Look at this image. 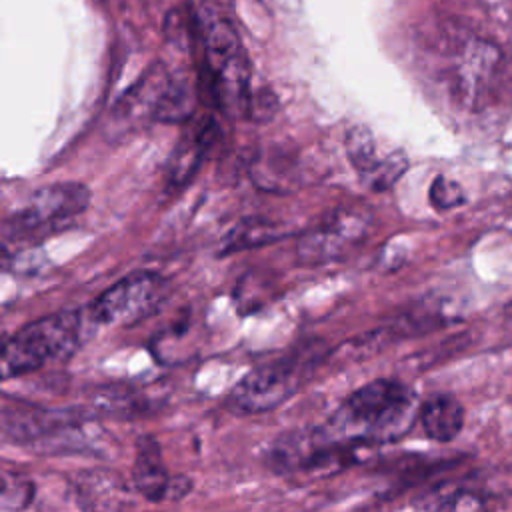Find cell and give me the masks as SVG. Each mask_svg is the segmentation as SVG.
<instances>
[{
  "label": "cell",
  "mask_w": 512,
  "mask_h": 512,
  "mask_svg": "<svg viewBox=\"0 0 512 512\" xmlns=\"http://www.w3.org/2000/svg\"><path fill=\"white\" fill-rule=\"evenodd\" d=\"M414 394L396 380H372L354 390L318 436L332 446L380 444L400 438L414 420Z\"/></svg>",
  "instance_id": "6da1fadb"
},
{
  "label": "cell",
  "mask_w": 512,
  "mask_h": 512,
  "mask_svg": "<svg viewBox=\"0 0 512 512\" xmlns=\"http://www.w3.org/2000/svg\"><path fill=\"white\" fill-rule=\"evenodd\" d=\"M204 72L214 104L228 116L250 110V64L240 36L214 0H192Z\"/></svg>",
  "instance_id": "7a4b0ae2"
},
{
  "label": "cell",
  "mask_w": 512,
  "mask_h": 512,
  "mask_svg": "<svg viewBox=\"0 0 512 512\" xmlns=\"http://www.w3.org/2000/svg\"><path fill=\"white\" fill-rule=\"evenodd\" d=\"M82 334L80 314L74 310L56 312L20 328L2 348L4 378L28 374L70 354Z\"/></svg>",
  "instance_id": "3957f363"
},
{
  "label": "cell",
  "mask_w": 512,
  "mask_h": 512,
  "mask_svg": "<svg viewBox=\"0 0 512 512\" xmlns=\"http://www.w3.org/2000/svg\"><path fill=\"white\" fill-rule=\"evenodd\" d=\"M90 202V190L80 182H54L32 192L28 202L4 224V238L28 240L40 230H50L80 212Z\"/></svg>",
  "instance_id": "277c9868"
},
{
  "label": "cell",
  "mask_w": 512,
  "mask_h": 512,
  "mask_svg": "<svg viewBox=\"0 0 512 512\" xmlns=\"http://www.w3.org/2000/svg\"><path fill=\"white\" fill-rule=\"evenodd\" d=\"M164 280L154 272H132L106 288L90 306L96 324H134L152 314L164 298Z\"/></svg>",
  "instance_id": "5b68a950"
},
{
  "label": "cell",
  "mask_w": 512,
  "mask_h": 512,
  "mask_svg": "<svg viewBox=\"0 0 512 512\" xmlns=\"http://www.w3.org/2000/svg\"><path fill=\"white\" fill-rule=\"evenodd\" d=\"M370 226V214L340 208L330 212L318 226L308 230L296 244L300 264L316 266L338 258L348 246L362 240Z\"/></svg>",
  "instance_id": "8992f818"
},
{
  "label": "cell",
  "mask_w": 512,
  "mask_h": 512,
  "mask_svg": "<svg viewBox=\"0 0 512 512\" xmlns=\"http://www.w3.org/2000/svg\"><path fill=\"white\" fill-rule=\"evenodd\" d=\"M298 388V376L288 362H276L250 370L232 390L230 402L246 414L266 412L282 404Z\"/></svg>",
  "instance_id": "52a82bcc"
},
{
  "label": "cell",
  "mask_w": 512,
  "mask_h": 512,
  "mask_svg": "<svg viewBox=\"0 0 512 512\" xmlns=\"http://www.w3.org/2000/svg\"><path fill=\"white\" fill-rule=\"evenodd\" d=\"M170 482L172 478L168 476L162 464L160 448L154 442V438L150 436L140 438L134 468H132V484L138 490V494L150 502L168 500Z\"/></svg>",
  "instance_id": "ba28073f"
},
{
  "label": "cell",
  "mask_w": 512,
  "mask_h": 512,
  "mask_svg": "<svg viewBox=\"0 0 512 512\" xmlns=\"http://www.w3.org/2000/svg\"><path fill=\"white\" fill-rule=\"evenodd\" d=\"M420 422L432 440L450 442L462 430L464 408L454 396L438 394L420 408Z\"/></svg>",
  "instance_id": "9c48e42d"
},
{
  "label": "cell",
  "mask_w": 512,
  "mask_h": 512,
  "mask_svg": "<svg viewBox=\"0 0 512 512\" xmlns=\"http://www.w3.org/2000/svg\"><path fill=\"white\" fill-rule=\"evenodd\" d=\"M344 148H346L350 164L356 168L362 182L380 166V162L386 156V154L378 152L376 138L370 132V128H366V126L350 128L348 134H346Z\"/></svg>",
  "instance_id": "30bf717a"
},
{
  "label": "cell",
  "mask_w": 512,
  "mask_h": 512,
  "mask_svg": "<svg viewBox=\"0 0 512 512\" xmlns=\"http://www.w3.org/2000/svg\"><path fill=\"white\" fill-rule=\"evenodd\" d=\"M282 236L278 224L266 222V220H242L232 232L224 238L222 252L232 254L238 250H248V248H258L268 242H276Z\"/></svg>",
  "instance_id": "8fae6325"
},
{
  "label": "cell",
  "mask_w": 512,
  "mask_h": 512,
  "mask_svg": "<svg viewBox=\"0 0 512 512\" xmlns=\"http://www.w3.org/2000/svg\"><path fill=\"white\" fill-rule=\"evenodd\" d=\"M194 92L186 80L168 78L160 102L154 112V120L162 122H180L192 114Z\"/></svg>",
  "instance_id": "7c38bea8"
},
{
  "label": "cell",
  "mask_w": 512,
  "mask_h": 512,
  "mask_svg": "<svg viewBox=\"0 0 512 512\" xmlns=\"http://www.w3.org/2000/svg\"><path fill=\"white\" fill-rule=\"evenodd\" d=\"M210 142V138H206V134H198L194 138H190V142H184L174 158H172V166H170V182L172 184H184L190 180V176H194V172L198 170L206 144Z\"/></svg>",
  "instance_id": "4fadbf2b"
},
{
  "label": "cell",
  "mask_w": 512,
  "mask_h": 512,
  "mask_svg": "<svg viewBox=\"0 0 512 512\" xmlns=\"http://www.w3.org/2000/svg\"><path fill=\"white\" fill-rule=\"evenodd\" d=\"M406 168H408V158L402 150L388 152L380 162V166L364 180V184L374 192H384L398 182V178L406 172Z\"/></svg>",
  "instance_id": "5bb4252c"
},
{
  "label": "cell",
  "mask_w": 512,
  "mask_h": 512,
  "mask_svg": "<svg viewBox=\"0 0 512 512\" xmlns=\"http://www.w3.org/2000/svg\"><path fill=\"white\" fill-rule=\"evenodd\" d=\"M466 200L462 186L448 178V176H436L430 184V204L436 210H450L460 206Z\"/></svg>",
  "instance_id": "9a60e30c"
},
{
  "label": "cell",
  "mask_w": 512,
  "mask_h": 512,
  "mask_svg": "<svg viewBox=\"0 0 512 512\" xmlns=\"http://www.w3.org/2000/svg\"><path fill=\"white\" fill-rule=\"evenodd\" d=\"M32 498V484L22 478H12L4 474L2 478V494H0V508L6 510H18L24 508Z\"/></svg>",
  "instance_id": "2e32d148"
}]
</instances>
